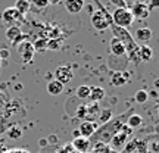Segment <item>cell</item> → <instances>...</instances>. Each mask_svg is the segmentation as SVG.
<instances>
[{"mask_svg":"<svg viewBox=\"0 0 159 153\" xmlns=\"http://www.w3.org/2000/svg\"><path fill=\"white\" fill-rule=\"evenodd\" d=\"M103 97H105V90L102 87H90V96H89V99L93 103L100 102Z\"/></svg>","mask_w":159,"mask_h":153,"instance_id":"e0dca14e","label":"cell"},{"mask_svg":"<svg viewBox=\"0 0 159 153\" xmlns=\"http://www.w3.org/2000/svg\"><path fill=\"white\" fill-rule=\"evenodd\" d=\"M99 118H100V121H102L103 124H105V122H108L109 119L112 118V110H111V109H103V110H100Z\"/></svg>","mask_w":159,"mask_h":153,"instance_id":"d4e9b609","label":"cell"},{"mask_svg":"<svg viewBox=\"0 0 159 153\" xmlns=\"http://www.w3.org/2000/svg\"><path fill=\"white\" fill-rule=\"evenodd\" d=\"M111 53L114 55V56L119 57V56H124V55H127V50H125V46L122 41H119L118 38H115V37H112V40H111Z\"/></svg>","mask_w":159,"mask_h":153,"instance_id":"5bb4252c","label":"cell"},{"mask_svg":"<svg viewBox=\"0 0 159 153\" xmlns=\"http://www.w3.org/2000/svg\"><path fill=\"white\" fill-rule=\"evenodd\" d=\"M142 122H143V118H142V115H139V114H133V115H130L128 118H127V122L125 124L130 127L131 130L133 128H137V127H140L142 125Z\"/></svg>","mask_w":159,"mask_h":153,"instance_id":"ffe728a7","label":"cell"},{"mask_svg":"<svg viewBox=\"0 0 159 153\" xmlns=\"http://www.w3.org/2000/svg\"><path fill=\"white\" fill-rule=\"evenodd\" d=\"M16 52L18 55L21 56V59H22V62H30L31 59H33V56H34V47H33V43H30V41H27V40H24V41H21L19 44H18L16 47Z\"/></svg>","mask_w":159,"mask_h":153,"instance_id":"5b68a950","label":"cell"},{"mask_svg":"<svg viewBox=\"0 0 159 153\" xmlns=\"http://www.w3.org/2000/svg\"><path fill=\"white\" fill-rule=\"evenodd\" d=\"M71 147H72V150H75V152H78V153H89L91 150L90 138L75 137L74 140L71 142Z\"/></svg>","mask_w":159,"mask_h":153,"instance_id":"ba28073f","label":"cell"},{"mask_svg":"<svg viewBox=\"0 0 159 153\" xmlns=\"http://www.w3.org/2000/svg\"><path fill=\"white\" fill-rule=\"evenodd\" d=\"M72 78H74V71L68 65H62V66H57L55 69V79L59 81L62 85L71 83Z\"/></svg>","mask_w":159,"mask_h":153,"instance_id":"3957f363","label":"cell"},{"mask_svg":"<svg viewBox=\"0 0 159 153\" xmlns=\"http://www.w3.org/2000/svg\"><path fill=\"white\" fill-rule=\"evenodd\" d=\"M50 140H52V143H56V142H57V137H56V136H52Z\"/></svg>","mask_w":159,"mask_h":153,"instance_id":"d590c367","label":"cell"},{"mask_svg":"<svg viewBox=\"0 0 159 153\" xmlns=\"http://www.w3.org/2000/svg\"><path fill=\"white\" fill-rule=\"evenodd\" d=\"M21 19H22V16L18 13V11L15 7H7V9H5V11L2 12V21L5 24H7L9 27L16 25V22L21 21Z\"/></svg>","mask_w":159,"mask_h":153,"instance_id":"9c48e42d","label":"cell"},{"mask_svg":"<svg viewBox=\"0 0 159 153\" xmlns=\"http://www.w3.org/2000/svg\"><path fill=\"white\" fill-rule=\"evenodd\" d=\"M40 146H46V144H47V140H44V138H43V140H40Z\"/></svg>","mask_w":159,"mask_h":153,"instance_id":"e575fe53","label":"cell"},{"mask_svg":"<svg viewBox=\"0 0 159 153\" xmlns=\"http://www.w3.org/2000/svg\"><path fill=\"white\" fill-rule=\"evenodd\" d=\"M9 56H11V53H9V50H7V49H2V50H0V59H2V61L9 59Z\"/></svg>","mask_w":159,"mask_h":153,"instance_id":"1f68e13d","label":"cell"},{"mask_svg":"<svg viewBox=\"0 0 159 153\" xmlns=\"http://www.w3.org/2000/svg\"><path fill=\"white\" fill-rule=\"evenodd\" d=\"M152 29L148 28V27H142V28H137L136 29V34H134V41H139V43H143V44H148L149 40L152 38Z\"/></svg>","mask_w":159,"mask_h":153,"instance_id":"8fae6325","label":"cell"},{"mask_svg":"<svg viewBox=\"0 0 159 153\" xmlns=\"http://www.w3.org/2000/svg\"><path fill=\"white\" fill-rule=\"evenodd\" d=\"M122 153H149V146L146 142L134 138L125 144V147L122 149Z\"/></svg>","mask_w":159,"mask_h":153,"instance_id":"277c9868","label":"cell"},{"mask_svg":"<svg viewBox=\"0 0 159 153\" xmlns=\"http://www.w3.org/2000/svg\"><path fill=\"white\" fill-rule=\"evenodd\" d=\"M148 7H149V11L150 12H153V11H156L158 9V5H159V0H149L148 3Z\"/></svg>","mask_w":159,"mask_h":153,"instance_id":"4dcf8cb0","label":"cell"},{"mask_svg":"<svg viewBox=\"0 0 159 153\" xmlns=\"http://www.w3.org/2000/svg\"><path fill=\"white\" fill-rule=\"evenodd\" d=\"M71 153H78V152H75V150H72V152H71Z\"/></svg>","mask_w":159,"mask_h":153,"instance_id":"74e56055","label":"cell"},{"mask_svg":"<svg viewBox=\"0 0 159 153\" xmlns=\"http://www.w3.org/2000/svg\"><path fill=\"white\" fill-rule=\"evenodd\" d=\"M61 46H62V43L59 40H50V41H47V49L49 50H57V49H61Z\"/></svg>","mask_w":159,"mask_h":153,"instance_id":"4316f807","label":"cell"},{"mask_svg":"<svg viewBox=\"0 0 159 153\" xmlns=\"http://www.w3.org/2000/svg\"><path fill=\"white\" fill-rule=\"evenodd\" d=\"M133 114H134V109L130 108L127 112L118 115V116H115V118H111L108 122L102 124L100 125V128H97L96 133L90 137L91 146L96 144V143H100V144H109L111 138H112V137L122 128V125L127 122V118Z\"/></svg>","mask_w":159,"mask_h":153,"instance_id":"6da1fadb","label":"cell"},{"mask_svg":"<svg viewBox=\"0 0 159 153\" xmlns=\"http://www.w3.org/2000/svg\"><path fill=\"white\" fill-rule=\"evenodd\" d=\"M90 96V87L89 85H80L77 88V97L78 99H89Z\"/></svg>","mask_w":159,"mask_h":153,"instance_id":"603a6c76","label":"cell"},{"mask_svg":"<svg viewBox=\"0 0 159 153\" xmlns=\"http://www.w3.org/2000/svg\"><path fill=\"white\" fill-rule=\"evenodd\" d=\"M0 63H2V59H0Z\"/></svg>","mask_w":159,"mask_h":153,"instance_id":"f35d334b","label":"cell"},{"mask_svg":"<svg viewBox=\"0 0 159 153\" xmlns=\"http://www.w3.org/2000/svg\"><path fill=\"white\" fill-rule=\"evenodd\" d=\"M116 9H124L127 7V0H109Z\"/></svg>","mask_w":159,"mask_h":153,"instance_id":"f1b7e54d","label":"cell"},{"mask_svg":"<svg viewBox=\"0 0 159 153\" xmlns=\"http://www.w3.org/2000/svg\"><path fill=\"white\" fill-rule=\"evenodd\" d=\"M0 153H13V150H5V152H0Z\"/></svg>","mask_w":159,"mask_h":153,"instance_id":"8d00e7d4","label":"cell"},{"mask_svg":"<svg viewBox=\"0 0 159 153\" xmlns=\"http://www.w3.org/2000/svg\"><path fill=\"white\" fill-rule=\"evenodd\" d=\"M97 130V125L94 122H89V121H83L78 127V133L81 137H85V138H90Z\"/></svg>","mask_w":159,"mask_h":153,"instance_id":"7c38bea8","label":"cell"},{"mask_svg":"<svg viewBox=\"0 0 159 153\" xmlns=\"http://www.w3.org/2000/svg\"><path fill=\"white\" fill-rule=\"evenodd\" d=\"M49 2V5H59V3H62V0H47Z\"/></svg>","mask_w":159,"mask_h":153,"instance_id":"836d02e7","label":"cell"},{"mask_svg":"<svg viewBox=\"0 0 159 153\" xmlns=\"http://www.w3.org/2000/svg\"><path fill=\"white\" fill-rule=\"evenodd\" d=\"M6 130H7V122H6V118L0 116V136L5 134Z\"/></svg>","mask_w":159,"mask_h":153,"instance_id":"f546056e","label":"cell"},{"mask_svg":"<svg viewBox=\"0 0 159 153\" xmlns=\"http://www.w3.org/2000/svg\"><path fill=\"white\" fill-rule=\"evenodd\" d=\"M5 35H6V38L9 40L11 43H13V44H18V43H21V40L25 38V34L21 33V28H19L18 25L7 27V28H6Z\"/></svg>","mask_w":159,"mask_h":153,"instance_id":"30bf717a","label":"cell"},{"mask_svg":"<svg viewBox=\"0 0 159 153\" xmlns=\"http://www.w3.org/2000/svg\"><path fill=\"white\" fill-rule=\"evenodd\" d=\"M56 153H57V152H56Z\"/></svg>","mask_w":159,"mask_h":153,"instance_id":"ab89813d","label":"cell"},{"mask_svg":"<svg viewBox=\"0 0 159 153\" xmlns=\"http://www.w3.org/2000/svg\"><path fill=\"white\" fill-rule=\"evenodd\" d=\"M152 56H153V50H152V47L149 44L139 46V57H140V61L149 62V61L152 59Z\"/></svg>","mask_w":159,"mask_h":153,"instance_id":"2e32d148","label":"cell"},{"mask_svg":"<svg viewBox=\"0 0 159 153\" xmlns=\"http://www.w3.org/2000/svg\"><path fill=\"white\" fill-rule=\"evenodd\" d=\"M13 153H30V152L27 150V149H15Z\"/></svg>","mask_w":159,"mask_h":153,"instance_id":"d6a6232c","label":"cell"},{"mask_svg":"<svg viewBox=\"0 0 159 153\" xmlns=\"http://www.w3.org/2000/svg\"><path fill=\"white\" fill-rule=\"evenodd\" d=\"M6 134H7V137H9L11 140H18V138L22 137V130H21V127H18V125H12V127H9V128L6 130Z\"/></svg>","mask_w":159,"mask_h":153,"instance_id":"44dd1931","label":"cell"},{"mask_svg":"<svg viewBox=\"0 0 159 153\" xmlns=\"http://www.w3.org/2000/svg\"><path fill=\"white\" fill-rule=\"evenodd\" d=\"M130 12L133 13V16L137 18V19H148L149 15H150V11H149L148 5L144 2H134L133 7L130 9Z\"/></svg>","mask_w":159,"mask_h":153,"instance_id":"52a82bcc","label":"cell"},{"mask_svg":"<svg viewBox=\"0 0 159 153\" xmlns=\"http://www.w3.org/2000/svg\"><path fill=\"white\" fill-rule=\"evenodd\" d=\"M134 100L137 103H146L149 100V93L146 90H139L134 94Z\"/></svg>","mask_w":159,"mask_h":153,"instance_id":"7402d4cb","label":"cell"},{"mask_svg":"<svg viewBox=\"0 0 159 153\" xmlns=\"http://www.w3.org/2000/svg\"><path fill=\"white\" fill-rule=\"evenodd\" d=\"M65 9L71 15H78L84 9V0H65Z\"/></svg>","mask_w":159,"mask_h":153,"instance_id":"4fadbf2b","label":"cell"},{"mask_svg":"<svg viewBox=\"0 0 159 153\" xmlns=\"http://www.w3.org/2000/svg\"><path fill=\"white\" fill-rule=\"evenodd\" d=\"M128 134L127 133H124L122 130H119L116 134H115L112 138H111V142H109V144H111V149H114L115 152L116 150H122V149L125 147V144L128 143Z\"/></svg>","mask_w":159,"mask_h":153,"instance_id":"8992f818","label":"cell"},{"mask_svg":"<svg viewBox=\"0 0 159 153\" xmlns=\"http://www.w3.org/2000/svg\"><path fill=\"white\" fill-rule=\"evenodd\" d=\"M30 6H31L30 0H16L13 7L16 9L18 13H19L21 16H24V15H27V13L30 12Z\"/></svg>","mask_w":159,"mask_h":153,"instance_id":"ac0fdd59","label":"cell"},{"mask_svg":"<svg viewBox=\"0 0 159 153\" xmlns=\"http://www.w3.org/2000/svg\"><path fill=\"white\" fill-rule=\"evenodd\" d=\"M130 75L127 74V72H115L114 75H112V78H111V84L116 85V87H119V85H124L127 84V78H128Z\"/></svg>","mask_w":159,"mask_h":153,"instance_id":"d6986e66","label":"cell"},{"mask_svg":"<svg viewBox=\"0 0 159 153\" xmlns=\"http://www.w3.org/2000/svg\"><path fill=\"white\" fill-rule=\"evenodd\" d=\"M33 47H34V52H46L47 50V40H37L35 43H33Z\"/></svg>","mask_w":159,"mask_h":153,"instance_id":"cb8c5ba5","label":"cell"},{"mask_svg":"<svg viewBox=\"0 0 159 153\" xmlns=\"http://www.w3.org/2000/svg\"><path fill=\"white\" fill-rule=\"evenodd\" d=\"M31 5H34L37 9H46L49 6V2L47 0H30Z\"/></svg>","mask_w":159,"mask_h":153,"instance_id":"484cf974","label":"cell"},{"mask_svg":"<svg viewBox=\"0 0 159 153\" xmlns=\"http://www.w3.org/2000/svg\"><path fill=\"white\" fill-rule=\"evenodd\" d=\"M46 90H47V93L52 94V96H59L63 91V85L61 84L59 81H56V79H50V81L47 83V85H46Z\"/></svg>","mask_w":159,"mask_h":153,"instance_id":"9a60e30c","label":"cell"},{"mask_svg":"<svg viewBox=\"0 0 159 153\" xmlns=\"http://www.w3.org/2000/svg\"><path fill=\"white\" fill-rule=\"evenodd\" d=\"M85 115H87V106L85 105H80L78 109H77V116L81 119H85Z\"/></svg>","mask_w":159,"mask_h":153,"instance_id":"83f0119b","label":"cell"},{"mask_svg":"<svg viewBox=\"0 0 159 153\" xmlns=\"http://www.w3.org/2000/svg\"><path fill=\"white\" fill-rule=\"evenodd\" d=\"M111 18H112V24L119 27V28H128L133 25L134 22V16L130 12L128 7H124V9H115L112 13H111Z\"/></svg>","mask_w":159,"mask_h":153,"instance_id":"7a4b0ae2","label":"cell"}]
</instances>
